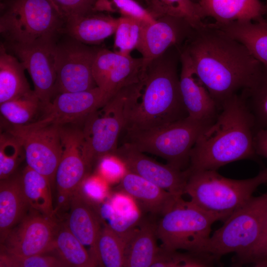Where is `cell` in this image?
<instances>
[{
  "mask_svg": "<svg viewBox=\"0 0 267 267\" xmlns=\"http://www.w3.org/2000/svg\"><path fill=\"white\" fill-rule=\"evenodd\" d=\"M180 47L220 110L224 102L250 86L262 64L213 22L193 28Z\"/></svg>",
  "mask_w": 267,
  "mask_h": 267,
  "instance_id": "6da1fadb",
  "label": "cell"
},
{
  "mask_svg": "<svg viewBox=\"0 0 267 267\" xmlns=\"http://www.w3.org/2000/svg\"><path fill=\"white\" fill-rule=\"evenodd\" d=\"M178 46L151 62L141 79L127 86L124 130L160 127L188 116L180 89Z\"/></svg>",
  "mask_w": 267,
  "mask_h": 267,
  "instance_id": "7a4b0ae2",
  "label": "cell"
},
{
  "mask_svg": "<svg viewBox=\"0 0 267 267\" xmlns=\"http://www.w3.org/2000/svg\"><path fill=\"white\" fill-rule=\"evenodd\" d=\"M254 119L241 93L222 105L216 121L200 134L191 149L190 172L217 170L236 161L253 158Z\"/></svg>",
  "mask_w": 267,
  "mask_h": 267,
  "instance_id": "3957f363",
  "label": "cell"
},
{
  "mask_svg": "<svg viewBox=\"0 0 267 267\" xmlns=\"http://www.w3.org/2000/svg\"><path fill=\"white\" fill-rule=\"evenodd\" d=\"M267 221V192L253 196L214 231L203 251L219 259L235 253L233 265H244L257 246Z\"/></svg>",
  "mask_w": 267,
  "mask_h": 267,
  "instance_id": "277c9868",
  "label": "cell"
},
{
  "mask_svg": "<svg viewBox=\"0 0 267 267\" xmlns=\"http://www.w3.org/2000/svg\"><path fill=\"white\" fill-rule=\"evenodd\" d=\"M189 173L185 194L192 203L222 222L249 200L258 187L267 183V168L245 179L225 178L217 170Z\"/></svg>",
  "mask_w": 267,
  "mask_h": 267,
  "instance_id": "5b68a950",
  "label": "cell"
},
{
  "mask_svg": "<svg viewBox=\"0 0 267 267\" xmlns=\"http://www.w3.org/2000/svg\"><path fill=\"white\" fill-rule=\"evenodd\" d=\"M0 34L8 44L55 40L64 21L50 0H7L2 3Z\"/></svg>",
  "mask_w": 267,
  "mask_h": 267,
  "instance_id": "8992f818",
  "label": "cell"
},
{
  "mask_svg": "<svg viewBox=\"0 0 267 267\" xmlns=\"http://www.w3.org/2000/svg\"><path fill=\"white\" fill-rule=\"evenodd\" d=\"M208 125L189 116L160 127L126 130L125 142L143 153L158 156L180 170L189 167L192 148Z\"/></svg>",
  "mask_w": 267,
  "mask_h": 267,
  "instance_id": "52a82bcc",
  "label": "cell"
},
{
  "mask_svg": "<svg viewBox=\"0 0 267 267\" xmlns=\"http://www.w3.org/2000/svg\"><path fill=\"white\" fill-rule=\"evenodd\" d=\"M218 221L217 216L182 199L157 224V236L167 249L202 252L212 225Z\"/></svg>",
  "mask_w": 267,
  "mask_h": 267,
  "instance_id": "ba28073f",
  "label": "cell"
},
{
  "mask_svg": "<svg viewBox=\"0 0 267 267\" xmlns=\"http://www.w3.org/2000/svg\"><path fill=\"white\" fill-rule=\"evenodd\" d=\"M127 89L119 90L82 122L83 154L90 168L104 157L113 155L118 147L119 136L125 126Z\"/></svg>",
  "mask_w": 267,
  "mask_h": 267,
  "instance_id": "9c48e42d",
  "label": "cell"
},
{
  "mask_svg": "<svg viewBox=\"0 0 267 267\" xmlns=\"http://www.w3.org/2000/svg\"><path fill=\"white\" fill-rule=\"evenodd\" d=\"M60 127L32 122L10 126L7 129L22 146L27 166L47 178L51 184L55 180L62 153Z\"/></svg>",
  "mask_w": 267,
  "mask_h": 267,
  "instance_id": "30bf717a",
  "label": "cell"
},
{
  "mask_svg": "<svg viewBox=\"0 0 267 267\" xmlns=\"http://www.w3.org/2000/svg\"><path fill=\"white\" fill-rule=\"evenodd\" d=\"M97 50L72 38L58 44L55 43L53 49L56 74L55 95L97 87L92 72Z\"/></svg>",
  "mask_w": 267,
  "mask_h": 267,
  "instance_id": "8fae6325",
  "label": "cell"
},
{
  "mask_svg": "<svg viewBox=\"0 0 267 267\" xmlns=\"http://www.w3.org/2000/svg\"><path fill=\"white\" fill-rule=\"evenodd\" d=\"M55 43V40L41 41L30 44L4 45L29 72L34 85V90L43 107L55 95L56 74L53 54Z\"/></svg>",
  "mask_w": 267,
  "mask_h": 267,
  "instance_id": "7c38bea8",
  "label": "cell"
},
{
  "mask_svg": "<svg viewBox=\"0 0 267 267\" xmlns=\"http://www.w3.org/2000/svg\"><path fill=\"white\" fill-rule=\"evenodd\" d=\"M69 125L60 127L62 153L54 180L60 204L70 201L90 169L84 157L81 128Z\"/></svg>",
  "mask_w": 267,
  "mask_h": 267,
  "instance_id": "4fadbf2b",
  "label": "cell"
},
{
  "mask_svg": "<svg viewBox=\"0 0 267 267\" xmlns=\"http://www.w3.org/2000/svg\"><path fill=\"white\" fill-rule=\"evenodd\" d=\"M112 96L97 86L85 91L59 93L43 107L42 116L33 122L39 125L60 126L82 123Z\"/></svg>",
  "mask_w": 267,
  "mask_h": 267,
  "instance_id": "5bb4252c",
  "label": "cell"
},
{
  "mask_svg": "<svg viewBox=\"0 0 267 267\" xmlns=\"http://www.w3.org/2000/svg\"><path fill=\"white\" fill-rule=\"evenodd\" d=\"M57 226L53 218L41 214L25 216L0 244V252L29 256L52 251Z\"/></svg>",
  "mask_w": 267,
  "mask_h": 267,
  "instance_id": "9a60e30c",
  "label": "cell"
},
{
  "mask_svg": "<svg viewBox=\"0 0 267 267\" xmlns=\"http://www.w3.org/2000/svg\"><path fill=\"white\" fill-rule=\"evenodd\" d=\"M127 171L134 173L162 188L182 196L189 176V171L180 170L149 158L131 144L124 142L114 155Z\"/></svg>",
  "mask_w": 267,
  "mask_h": 267,
  "instance_id": "2e32d148",
  "label": "cell"
},
{
  "mask_svg": "<svg viewBox=\"0 0 267 267\" xmlns=\"http://www.w3.org/2000/svg\"><path fill=\"white\" fill-rule=\"evenodd\" d=\"M144 71L143 60L107 49H97L92 67L96 86L113 96L138 81Z\"/></svg>",
  "mask_w": 267,
  "mask_h": 267,
  "instance_id": "e0dca14e",
  "label": "cell"
},
{
  "mask_svg": "<svg viewBox=\"0 0 267 267\" xmlns=\"http://www.w3.org/2000/svg\"><path fill=\"white\" fill-rule=\"evenodd\" d=\"M193 29L185 18L170 14L162 15L153 23H145L136 48L142 55L144 70L171 47L181 46Z\"/></svg>",
  "mask_w": 267,
  "mask_h": 267,
  "instance_id": "ac0fdd59",
  "label": "cell"
},
{
  "mask_svg": "<svg viewBox=\"0 0 267 267\" xmlns=\"http://www.w3.org/2000/svg\"><path fill=\"white\" fill-rule=\"evenodd\" d=\"M179 49L180 89L188 115L209 126L216 121L220 109L195 73L188 54L180 47Z\"/></svg>",
  "mask_w": 267,
  "mask_h": 267,
  "instance_id": "d6986e66",
  "label": "cell"
},
{
  "mask_svg": "<svg viewBox=\"0 0 267 267\" xmlns=\"http://www.w3.org/2000/svg\"><path fill=\"white\" fill-rule=\"evenodd\" d=\"M118 188L137 202L144 210L162 216L182 199V196L128 171L121 178Z\"/></svg>",
  "mask_w": 267,
  "mask_h": 267,
  "instance_id": "ffe728a7",
  "label": "cell"
},
{
  "mask_svg": "<svg viewBox=\"0 0 267 267\" xmlns=\"http://www.w3.org/2000/svg\"><path fill=\"white\" fill-rule=\"evenodd\" d=\"M202 17H210L216 24L255 21L265 17L267 8L260 0H198Z\"/></svg>",
  "mask_w": 267,
  "mask_h": 267,
  "instance_id": "44dd1931",
  "label": "cell"
},
{
  "mask_svg": "<svg viewBox=\"0 0 267 267\" xmlns=\"http://www.w3.org/2000/svg\"><path fill=\"white\" fill-rule=\"evenodd\" d=\"M70 204V210L66 225L86 249L88 248V252L97 263L95 249L102 227L100 218L89 203L77 192L71 197Z\"/></svg>",
  "mask_w": 267,
  "mask_h": 267,
  "instance_id": "7402d4cb",
  "label": "cell"
},
{
  "mask_svg": "<svg viewBox=\"0 0 267 267\" xmlns=\"http://www.w3.org/2000/svg\"><path fill=\"white\" fill-rule=\"evenodd\" d=\"M28 207L22 189L21 177L0 180V244L4 242L10 231L25 217Z\"/></svg>",
  "mask_w": 267,
  "mask_h": 267,
  "instance_id": "603a6c76",
  "label": "cell"
},
{
  "mask_svg": "<svg viewBox=\"0 0 267 267\" xmlns=\"http://www.w3.org/2000/svg\"><path fill=\"white\" fill-rule=\"evenodd\" d=\"M93 12L67 20L62 31L85 44L100 43L115 33L118 18Z\"/></svg>",
  "mask_w": 267,
  "mask_h": 267,
  "instance_id": "cb8c5ba5",
  "label": "cell"
},
{
  "mask_svg": "<svg viewBox=\"0 0 267 267\" xmlns=\"http://www.w3.org/2000/svg\"><path fill=\"white\" fill-rule=\"evenodd\" d=\"M157 224L143 222L126 241L124 267H151L159 248L157 245Z\"/></svg>",
  "mask_w": 267,
  "mask_h": 267,
  "instance_id": "d4e9b609",
  "label": "cell"
},
{
  "mask_svg": "<svg viewBox=\"0 0 267 267\" xmlns=\"http://www.w3.org/2000/svg\"><path fill=\"white\" fill-rule=\"evenodd\" d=\"M228 35L243 44L261 64L267 66V18L255 21L216 24Z\"/></svg>",
  "mask_w": 267,
  "mask_h": 267,
  "instance_id": "484cf974",
  "label": "cell"
},
{
  "mask_svg": "<svg viewBox=\"0 0 267 267\" xmlns=\"http://www.w3.org/2000/svg\"><path fill=\"white\" fill-rule=\"evenodd\" d=\"M25 68L4 44L0 47V104L31 91L25 77Z\"/></svg>",
  "mask_w": 267,
  "mask_h": 267,
  "instance_id": "4316f807",
  "label": "cell"
},
{
  "mask_svg": "<svg viewBox=\"0 0 267 267\" xmlns=\"http://www.w3.org/2000/svg\"><path fill=\"white\" fill-rule=\"evenodd\" d=\"M21 178L24 194L29 207L45 217L53 218L51 183L48 179L28 166Z\"/></svg>",
  "mask_w": 267,
  "mask_h": 267,
  "instance_id": "83f0119b",
  "label": "cell"
},
{
  "mask_svg": "<svg viewBox=\"0 0 267 267\" xmlns=\"http://www.w3.org/2000/svg\"><path fill=\"white\" fill-rule=\"evenodd\" d=\"M53 250L68 267H93L98 265L81 242L72 234L66 224L58 225Z\"/></svg>",
  "mask_w": 267,
  "mask_h": 267,
  "instance_id": "f1b7e54d",
  "label": "cell"
},
{
  "mask_svg": "<svg viewBox=\"0 0 267 267\" xmlns=\"http://www.w3.org/2000/svg\"><path fill=\"white\" fill-rule=\"evenodd\" d=\"M126 241L104 223L98 236L95 249L98 265L105 267H124Z\"/></svg>",
  "mask_w": 267,
  "mask_h": 267,
  "instance_id": "f546056e",
  "label": "cell"
},
{
  "mask_svg": "<svg viewBox=\"0 0 267 267\" xmlns=\"http://www.w3.org/2000/svg\"><path fill=\"white\" fill-rule=\"evenodd\" d=\"M254 119L256 131L267 128V66L261 64L250 86L241 92Z\"/></svg>",
  "mask_w": 267,
  "mask_h": 267,
  "instance_id": "4dcf8cb0",
  "label": "cell"
},
{
  "mask_svg": "<svg viewBox=\"0 0 267 267\" xmlns=\"http://www.w3.org/2000/svg\"><path fill=\"white\" fill-rule=\"evenodd\" d=\"M43 105L34 90L0 104L1 115L11 126L33 122Z\"/></svg>",
  "mask_w": 267,
  "mask_h": 267,
  "instance_id": "1f68e13d",
  "label": "cell"
},
{
  "mask_svg": "<svg viewBox=\"0 0 267 267\" xmlns=\"http://www.w3.org/2000/svg\"><path fill=\"white\" fill-rule=\"evenodd\" d=\"M115 31L114 51L124 54H130L136 49L144 23L138 19L126 16L118 18Z\"/></svg>",
  "mask_w": 267,
  "mask_h": 267,
  "instance_id": "d6a6232c",
  "label": "cell"
},
{
  "mask_svg": "<svg viewBox=\"0 0 267 267\" xmlns=\"http://www.w3.org/2000/svg\"><path fill=\"white\" fill-rule=\"evenodd\" d=\"M94 12H118L122 16L134 18L146 23L154 22L156 16L135 0H97Z\"/></svg>",
  "mask_w": 267,
  "mask_h": 267,
  "instance_id": "836d02e7",
  "label": "cell"
},
{
  "mask_svg": "<svg viewBox=\"0 0 267 267\" xmlns=\"http://www.w3.org/2000/svg\"><path fill=\"white\" fill-rule=\"evenodd\" d=\"M23 148L19 141L8 133L0 136V178H9L14 173L23 156Z\"/></svg>",
  "mask_w": 267,
  "mask_h": 267,
  "instance_id": "e575fe53",
  "label": "cell"
},
{
  "mask_svg": "<svg viewBox=\"0 0 267 267\" xmlns=\"http://www.w3.org/2000/svg\"><path fill=\"white\" fill-rule=\"evenodd\" d=\"M162 15L170 14L185 18L193 28L203 23L196 2L192 0H152Z\"/></svg>",
  "mask_w": 267,
  "mask_h": 267,
  "instance_id": "d590c367",
  "label": "cell"
},
{
  "mask_svg": "<svg viewBox=\"0 0 267 267\" xmlns=\"http://www.w3.org/2000/svg\"><path fill=\"white\" fill-rule=\"evenodd\" d=\"M0 267H67L60 258L44 254L18 256L0 252Z\"/></svg>",
  "mask_w": 267,
  "mask_h": 267,
  "instance_id": "8d00e7d4",
  "label": "cell"
},
{
  "mask_svg": "<svg viewBox=\"0 0 267 267\" xmlns=\"http://www.w3.org/2000/svg\"><path fill=\"white\" fill-rule=\"evenodd\" d=\"M64 20L83 16L93 11L97 0H50Z\"/></svg>",
  "mask_w": 267,
  "mask_h": 267,
  "instance_id": "74e56055",
  "label": "cell"
},
{
  "mask_svg": "<svg viewBox=\"0 0 267 267\" xmlns=\"http://www.w3.org/2000/svg\"><path fill=\"white\" fill-rule=\"evenodd\" d=\"M99 170L102 174L108 178H121L123 175V163L114 155H108L100 160Z\"/></svg>",
  "mask_w": 267,
  "mask_h": 267,
  "instance_id": "f35d334b",
  "label": "cell"
},
{
  "mask_svg": "<svg viewBox=\"0 0 267 267\" xmlns=\"http://www.w3.org/2000/svg\"><path fill=\"white\" fill-rule=\"evenodd\" d=\"M256 267H267V221L261 239L254 251L245 262Z\"/></svg>",
  "mask_w": 267,
  "mask_h": 267,
  "instance_id": "ab89813d",
  "label": "cell"
},
{
  "mask_svg": "<svg viewBox=\"0 0 267 267\" xmlns=\"http://www.w3.org/2000/svg\"><path fill=\"white\" fill-rule=\"evenodd\" d=\"M254 147L257 155L267 159V128L256 131L254 135Z\"/></svg>",
  "mask_w": 267,
  "mask_h": 267,
  "instance_id": "60d3db41",
  "label": "cell"
},
{
  "mask_svg": "<svg viewBox=\"0 0 267 267\" xmlns=\"http://www.w3.org/2000/svg\"><path fill=\"white\" fill-rule=\"evenodd\" d=\"M265 5L267 8V14H266V16H267V0H266V4Z\"/></svg>",
  "mask_w": 267,
  "mask_h": 267,
  "instance_id": "b9f144b4",
  "label": "cell"
},
{
  "mask_svg": "<svg viewBox=\"0 0 267 267\" xmlns=\"http://www.w3.org/2000/svg\"><path fill=\"white\" fill-rule=\"evenodd\" d=\"M266 17L267 18V16H266Z\"/></svg>",
  "mask_w": 267,
  "mask_h": 267,
  "instance_id": "7bdbcfd3",
  "label": "cell"
}]
</instances>
